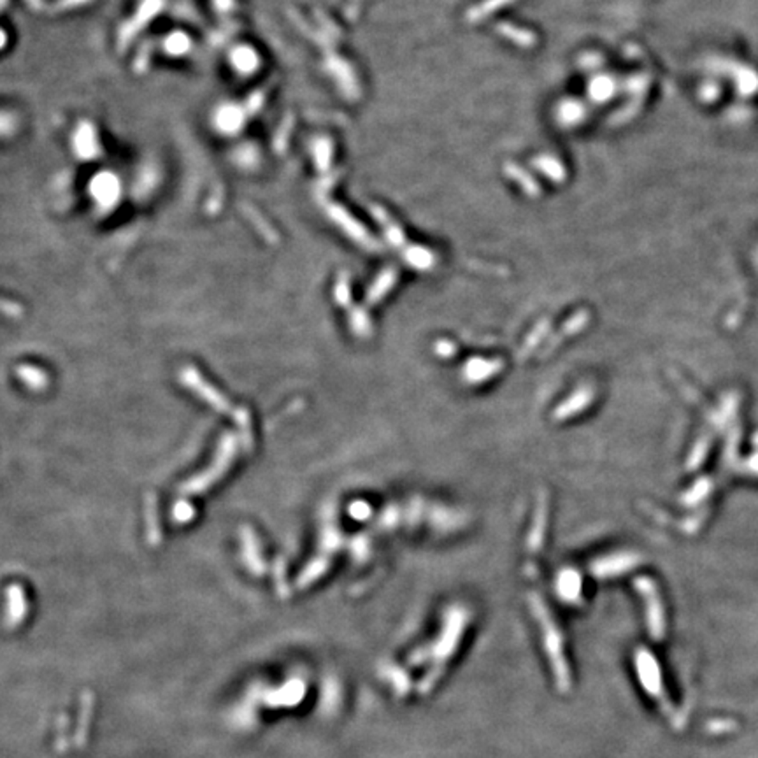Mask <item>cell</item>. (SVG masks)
<instances>
[{
  "instance_id": "obj_1",
  "label": "cell",
  "mask_w": 758,
  "mask_h": 758,
  "mask_svg": "<svg viewBox=\"0 0 758 758\" xmlns=\"http://www.w3.org/2000/svg\"><path fill=\"white\" fill-rule=\"evenodd\" d=\"M558 595L567 600H574L581 592V583H579V574L574 571H564L558 574L557 579Z\"/></svg>"
},
{
  "instance_id": "obj_2",
  "label": "cell",
  "mask_w": 758,
  "mask_h": 758,
  "mask_svg": "<svg viewBox=\"0 0 758 758\" xmlns=\"http://www.w3.org/2000/svg\"><path fill=\"white\" fill-rule=\"evenodd\" d=\"M498 367H500V365H498L497 361L477 360L476 358V360L469 361V367H467L465 375L469 378V381L479 383V381H483V378H486V375H493L495 372L498 371Z\"/></svg>"
}]
</instances>
